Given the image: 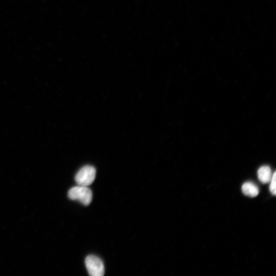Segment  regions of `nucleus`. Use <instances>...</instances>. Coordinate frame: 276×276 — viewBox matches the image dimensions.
<instances>
[{
    "mask_svg": "<svg viewBox=\"0 0 276 276\" xmlns=\"http://www.w3.org/2000/svg\"><path fill=\"white\" fill-rule=\"evenodd\" d=\"M271 184L270 186V190L273 195H276V173L275 172L273 174Z\"/></svg>",
    "mask_w": 276,
    "mask_h": 276,
    "instance_id": "obj_6",
    "label": "nucleus"
},
{
    "mask_svg": "<svg viewBox=\"0 0 276 276\" xmlns=\"http://www.w3.org/2000/svg\"><path fill=\"white\" fill-rule=\"evenodd\" d=\"M257 174L258 178L261 183L267 184L271 181L273 175L270 168L268 166H264L260 168Z\"/></svg>",
    "mask_w": 276,
    "mask_h": 276,
    "instance_id": "obj_4",
    "label": "nucleus"
},
{
    "mask_svg": "<svg viewBox=\"0 0 276 276\" xmlns=\"http://www.w3.org/2000/svg\"><path fill=\"white\" fill-rule=\"evenodd\" d=\"M95 177V169L87 165L78 171L75 176V181L79 186H89L94 181Z\"/></svg>",
    "mask_w": 276,
    "mask_h": 276,
    "instance_id": "obj_2",
    "label": "nucleus"
},
{
    "mask_svg": "<svg viewBox=\"0 0 276 276\" xmlns=\"http://www.w3.org/2000/svg\"><path fill=\"white\" fill-rule=\"evenodd\" d=\"M242 192L245 196L254 198L257 197L259 193L258 187L252 182H246L242 186Z\"/></svg>",
    "mask_w": 276,
    "mask_h": 276,
    "instance_id": "obj_5",
    "label": "nucleus"
},
{
    "mask_svg": "<svg viewBox=\"0 0 276 276\" xmlns=\"http://www.w3.org/2000/svg\"><path fill=\"white\" fill-rule=\"evenodd\" d=\"M85 264L89 275L91 276H103L104 274V262L101 258L94 255L88 256Z\"/></svg>",
    "mask_w": 276,
    "mask_h": 276,
    "instance_id": "obj_3",
    "label": "nucleus"
},
{
    "mask_svg": "<svg viewBox=\"0 0 276 276\" xmlns=\"http://www.w3.org/2000/svg\"><path fill=\"white\" fill-rule=\"evenodd\" d=\"M68 197L72 200H77L88 206L92 201V192L88 186H78L72 188L68 192Z\"/></svg>",
    "mask_w": 276,
    "mask_h": 276,
    "instance_id": "obj_1",
    "label": "nucleus"
}]
</instances>
